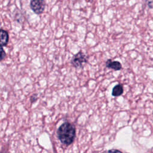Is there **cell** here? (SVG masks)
<instances>
[{
	"label": "cell",
	"instance_id": "4",
	"mask_svg": "<svg viewBox=\"0 0 153 153\" xmlns=\"http://www.w3.org/2000/svg\"><path fill=\"white\" fill-rule=\"evenodd\" d=\"M106 67L114 69L115 71H119L121 69V63L118 61H112L111 59H108L105 63Z\"/></svg>",
	"mask_w": 153,
	"mask_h": 153
},
{
	"label": "cell",
	"instance_id": "7",
	"mask_svg": "<svg viewBox=\"0 0 153 153\" xmlns=\"http://www.w3.org/2000/svg\"><path fill=\"white\" fill-rule=\"evenodd\" d=\"M1 55H0V57H1V60H3L5 57H6V53L5 51H4V48H3V47H1Z\"/></svg>",
	"mask_w": 153,
	"mask_h": 153
},
{
	"label": "cell",
	"instance_id": "10",
	"mask_svg": "<svg viewBox=\"0 0 153 153\" xmlns=\"http://www.w3.org/2000/svg\"><path fill=\"white\" fill-rule=\"evenodd\" d=\"M108 152H121V151L117 149H111V150H109Z\"/></svg>",
	"mask_w": 153,
	"mask_h": 153
},
{
	"label": "cell",
	"instance_id": "1",
	"mask_svg": "<svg viewBox=\"0 0 153 153\" xmlns=\"http://www.w3.org/2000/svg\"><path fill=\"white\" fill-rule=\"evenodd\" d=\"M57 137L62 143L66 146L71 145L76 136V128L74 124L65 122L60 126L57 130Z\"/></svg>",
	"mask_w": 153,
	"mask_h": 153
},
{
	"label": "cell",
	"instance_id": "5",
	"mask_svg": "<svg viewBox=\"0 0 153 153\" xmlns=\"http://www.w3.org/2000/svg\"><path fill=\"white\" fill-rule=\"evenodd\" d=\"M1 35V47L6 46L9 41V35L7 30L1 29L0 30Z\"/></svg>",
	"mask_w": 153,
	"mask_h": 153
},
{
	"label": "cell",
	"instance_id": "3",
	"mask_svg": "<svg viewBox=\"0 0 153 153\" xmlns=\"http://www.w3.org/2000/svg\"><path fill=\"white\" fill-rule=\"evenodd\" d=\"M31 10L36 14H42L45 8V0H32L30 2Z\"/></svg>",
	"mask_w": 153,
	"mask_h": 153
},
{
	"label": "cell",
	"instance_id": "6",
	"mask_svg": "<svg viewBox=\"0 0 153 153\" xmlns=\"http://www.w3.org/2000/svg\"><path fill=\"white\" fill-rule=\"evenodd\" d=\"M123 93V87L121 84H118L115 85L112 90V95L114 97H118Z\"/></svg>",
	"mask_w": 153,
	"mask_h": 153
},
{
	"label": "cell",
	"instance_id": "9",
	"mask_svg": "<svg viewBox=\"0 0 153 153\" xmlns=\"http://www.w3.org/2000/svg\"><path fill=\"white\" fill-rule=\"evenodd\" d=\"M148 5L149 8H153V1H149L148 3Z\"/></svg>",
	"mask_w": 153,
	"mask_h": 153
},
{
	"label": "cell",
	"instance_id": "2",
	"mask_svg": "<svg viewBox=\"0 0 153 153\" xmlns=\"http://www.w3.org/2000/svg\"><path fill=\"white\" fill-rule=\"evenodd\" d=\"M87 57L82 51H79L75 54L71 61L72 65L76 68H81L84 63H87Z\"/></svg>",
	"mask_w": 153,
	"mask_h": 153
},
{
	"label": "cell",
	"instance_id": "8",
	"mask_svg": "<svg viewBox=\"0 0 153 153\" xmlns=\"http://www.w3.org/2000/svg\"><path fill=\"white\" fill-rule=\"evenodd\" d=\"M38 96L36 94H32L30 97V102L32 103H34L37 100H38Z\"/></svg>",
	"mask_w": 153,
	"mask_h": 153
}]
</instances>
